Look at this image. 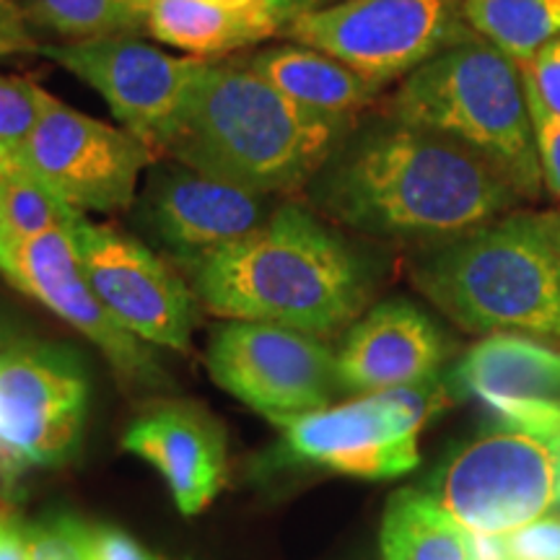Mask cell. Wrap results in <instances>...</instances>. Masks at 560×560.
<instances>
[{
  "mask_svg": "<svg viewBox=\"0 0 560 560\" xmlns=\"http://www.w3.org/2000/svg\"><path fill=\"white\" fill-rule=\"evenodd\" d=\"M306 198L359 234L429 247L501 219L522 200L470 145L389 115L350 130L310 179Z\"/></svg>",
  "mask_w": 560,
  "mask_h": 560,
  "instance_id": "1",
  "label": "cell"
},
{
  "mask_svg": "<svg viewBox=\"0 0 560 560\" xmlns=\"http://www.w3.org/2000/svg\"><path fill=\"white\" fill-rule=\"evenodd\" d=\"M185 270L208 312L317 338L353 325L374 293L369 262L293 202L272 210L247 240L185 262Z\"/></svg>",
  "mask_w": 560,
  "mask_h": 560,
  "instance_id": "2",
  "label": "cell"
},
{
  "mask_svg": "<svg viewBox=\"0 0 560 560\" xmlns=\"http://www.w3.org/2000/svg\"><path fill=\"white\" fill-rule=\"evenodd\" d=\"M350 130V122L301 109L249 66L202 62L151 151L244 190L276 195L310 185Z\"/></svg>",
  "mask_w": 560,
  "mask_h": 560,
  "instance_id": "3",
  "label": "cell"
},
{
  "mask_svg": "<svg viewBox=\"0 0 560 560\" xmlns=\"http://www.w3.org/2000/svg\"><path fill=\"white\" fill-rule=\"evenodd\" d=\"M410 278L462 330L560 348V255L540 213L511 210L470 234L431 244Z\"/></svg>",
  "mask_w": 560,
  "mask_h": 560,
  "instance_id": "4",
  "label": "cell"
},
{
  "mask_svg": "<svg viewBox=\"0 0 560 560\" xmlns=\"http://www.w3.org/2000/svg\"><path fill=\"white\" fill-rule=\"evenodd\" d=\"M387 115L470 145L506 174L520 198L542 195L522 68L490 42H459L412 70L389 96Z\"/></svg>",
  "mask_w": 560,
  "mask_h": 560,
  "instance_id": "5",
  "label": "cell"
},
{
  "mask_svg": "<svg viewBox=\"0 0 560 560\" xmlns=\"http://www.w3.org/2000/svg\"><path fill=\"white\" fill-rule=\"evenodd\" d=\"M495 425L454 450L423 490L478 537H506L560 509V402L509 400Z\"/></svg>",
  "mask_w": 560,
  "mask_h": 560,
  "instance_id": "6",
  "label": "cell"
},
{
  "mask_svg": "<svg viewBox=\"0 0 560 560\" xmlns=\"http://www.w3.org/2000/svg\"><path fill=\"white\" fill-rule=\"evenodd\" d=\"M441 376L327 405L278 423L272 467H317L361 480H389L418 467V436L450 405Z\"/></svg>",
  "mask_w": 560,
  "mask_h": 560,
  "instance_id": "7",
  "label": "cell"
},
{
  "mask_svg": "<svg viewBox=\"0 0 560 560\" xmlns=\"http://www.w3.org/2000/svg\"><path fill=\"white\" fill-rule=\"evenodd\" d=\"M283 32L380 89L478 37L467 26L462 0H335L301 13Z\"/></svg>",
  "mask_w": 560,
  "mask_h": 560,
  "instance_id": "8",
  "label": "cell"
},
{
  "mask_svg": "<svg viewBox=\"0 0 560 560\" xmlns=\"http://www.w3.org/2000/svg\"><path fill=\"white\" fill-rule=\"evenodd\" d=\"M206 366L221 389L276 425L327 408L340 387L330 346L270 322H223L210 335Z\"/></svg>",
  "mask_w": 560,
  "mask_h": 560,
  "instance_id": "9",
  "label": "cell"
},
{
  "mask_svg": "<svg viewBox=\"0 0 560 560\" xmlns=\"http://www.w3.org/2000/svg\"><path fill=\"white\" fill-rule=\"evenodd\" d=\"M156 159L130 130L70 109L45 91L39 120L21 161L73 210L117 213L130 208L138 179Z\"/></svg>",
  "mask_w": 560,
  "mask_h": 560,
  "instance_id": "10",
  "label": "cell"
},
{
  "mask_svg": "<svg viewBox=\"0 0 560 560\" xmlns=\"http://www.w3.org/2000/svg\"><path fill=\"white\" fill-rule=\"evenodd\" d=\"M89 374L73 350L0 340V441L30 467L73 459L89 416Z\"/></svg>",
  "mask_w": 560,
  "mask_h": 560,
  "instance_id": "11",
  "label": "cell"
},
{
  "mask_svg": "<svg viewBox=\"0 0 560 560\" xmlns=\"http://www.w3.org/2000/svg\"><path fill=\"white\" fill-rule=\"evenodd\" d=\"M70 226L73 223L30 240L0 236V272L94 342L132 387L166 389L170 376L149 342L132 335L91 289Z\"/></svg>",
  "mask_w": 560,
  "mask_h": 560,
  "instance_id": "12",
  "label": "cell"
},
{
  "mask_svg": "<svg viewBox=\"0 0 560 560\" xmlns=\"http://www.w3.org/2000/svg\"><path fill=\"white\" fill-rule=\"evenodd\" d=\"M73 240L91 289L132 335L149 346L190 350L195 293L143 242L79 213Z\"/></svg>",
  "mask_w": 560,
  "mask_h": 560,
  "instance_id": "13",
  "label": "cell"
},
{
  "mask_svg": "<svg viewBox=\"0 0 560 560\" xmlns=\"http://www.w3.org/2000/svg\"><path fill=\"white\" fill-rule=\"evenodd\" d=\"M39 52L89 83L125 130L138 136L149 149L177 115L206 62L177 58L136 34L45 45Z\"/></svg>",
  "mask_w": 560,
  "mask_h": 560,
  "instance_id": "14",
  "label": "cell"
},
{
  "mask_svg": "<svg viewBox=\"0 0 560 560\" xmlns=\"http://www.w3.org/2000/svg\"><path fill=\"white\" fill-rule=\"evenodd\" d=\"M270 215V195L213 179L172 159L151 166L138 195V223L182 265L247 240Z\"/></svg>",
  "mask_w": 560,
  "mask_h": 560,
  "instance_id": "15",
  "label": "cell"
},
{
  "mask_svg": "<svg viewBox=\"0 0 560 560\" xmlns=\"http://www.w3.org/2000/svg\"><path fill=\"white\" fill-rule=\"evenodd\" d=\"M122 450L149 462L185 516L206 511L229 480L226 433L198 402L149 405L125 431Z\"/></svg>",
  "mask_w": 560,
  "mask_h": 560,
  "instance_id": "16",
  "label": "cell"
},
{
  "mask_svg": "<svg viewBox=\"0 0 560 560\" xmlns=\"http://www.w3.org/2000/svg\"><path fill=\"white\" fill-rule=\"evenodd\" d=\"M452 350L446 332L412 301H382L348 327L335 353L338 384L374 395L431 380L452 359Z\"/></svg>",
  "mask_w": 560,
  "mask_h": 560,
  "instance_id": "17",
  "label": "cell"
},
{
  "mask_svg": "<svg viewBox=\"0 0 560 560\" xmlns=\"http://www.w3.org/2000/svg\"><path fill=\"white\" fill-rule=\"evenodd\" d=\"M452 384L486 408L509 400L560 402V348L522 335H486L462 355Z\"/></svg>",
  "mask_w": 560,
  "mask_h": 560,
  "instance_id": "18",
  "label": "cell"
},
{
  "mask_svg": "<svg viewBox=\"0 0 560 560\" xmlns=\"http://www.w3.org/2000/svg\"><path fill=\"white\" fill-rule=\"evenodd\" d=\"M247 66L301 109L350 125L382 91L353 68L299 42L265 47Z\"/></svg>",
  "mask_w": 560,
  "mask_h": 560,
  "instance_id": "19",
  "label": "cell"
},
{
  "mask_svg": "<svg viewBox=\"0 0 560 560\" xmlns=\"http://www.w3.org/2000/svg\"><path fill=\"white\" fill-rule=\"evenodd\" d=\"M143 30L159 45L190 58H221L276 37L278 26L234 13L208 0H145Z\"/></svg>",
  "mask_w": 560,
  "mask_h": 560,
  "instance_id": "20",
  "label": "cell"
},
{
  "mask_svg": "<svg viewBox=\"0 0 560 560\" xmlns=\"http://www.w3.org/2000/svg\"><path fill=\"white\" fill-rule=\"evenodd\" d=\"M380 540L384 560H482L478 535L423 488L392 493Z\"/></svg>",
  "mask_w": 560,
  "mask_h": 560,
  "instance_id": "21",
  "label": "cell"
},
{
  "mask_svg": "<svg viewBox=\"0 0 560 560\" xmlns=\"http://www.w3.org/2000/svg\"><path fill=\"white\" fill-rule=\"evenodd\" d=\"M467 26L516 66L560 39V0H462Z\"/></svg>",
  "mask_w": 560,
  "mask_h": 560,
  "instance_id": "22",
  "label": "cell"
},
{
  "mask_svg": "<svg viewBox=\"0 0 560 560\" xmlns=\"http://www.w3.org/2000/svg\"><path fill=\"white\" fill-rule=\"evenodd\" d=\"M145 0H21V13L39 30L83 42L143 30Z\"/></svg>",
  "mask_w": 560,
  "mask_h": 560,
  "instance_id": "23",
  "label": "cell"
},
{
  "mask_svg": "<svg viewBox=\"0 0 560 560\" xmlns=\"http://www.w3.org/2000/svg\"><path fill=\"white\" fill-rule=\"evenodd\" d=\"M79 213L81 210L66 206L50 187L42 185L21 159L0 164V236L30 240L68 226Z\"/></svg>",
  "mask_w": 560,
  "mask_h": 560,
  "instance_id": "24",
  "label": "cell"
},
{
  "mask_svg": "<svg viewBox=\"0 0 560 560\" xmlns=\"http://www.w3.org/2000/svg\"><path fill=\"white\" fill-rule=\"evenodd\" d=\"M45 89L30 81L0 75V164L21 159L39 120Z\"/></svg>",
  "mask_w": 560,
  "mask_h": 560,
  "instance_id": "25",
  "label": "cell"
},
{
  "mask_svg": "<svg viewBox=\"0 0 560 560\" xmlns=\"http://www.w3.org/2000/svg\"><path fill=\"white\" fill-rule=\"evenodd\" d=\"M91 524L73 514H47L26 524V560H86Z\"/></svg>",
  "mask_w": 560,
  "mask_h": 560,
  "instance_id": "26",
  "label": "cell"
},
{
  "mask_svg": "<svg viewBox=\"0 0 560 560\" xmlns=\"http://www.w3.org/2000/svg\"><path fill=\"white\" fill-rule=\"evenodd\" d=\"M522 81H524V94H527V104H529L532 128H535V143H537V156H540V166H542V182L552 198L560 200V115L542 102V96L537 94L535 83H532V79L524 73V70H522Z\"/></svg>",
  "mask_w": 560,
  "mask_h": 560,
  "instance_id": "27",
  "label": "cell"
},
{
  "mask_svg": "<svg viewBox=\"0 0 560 560\" xmlns=\"http://www.w3.org/2000/svg\"><path fill=\"white\" fill-rule=\"evenodd\" d=\"M493 540L503 560H560V516H542Z\"/></svg>",
  "mask_w": 560,
  "mask_h": 560,
  "instance_id": "28",
  "label": "cell"
},
{
  "mask_svg": "<svg viewBox=\"0 0 560 560\" xmlns=\"http://www.w3.org/2000/svg\"><path fill=\"white\" fill-rule=\"evenodd\" d=\"M86 560H161L136 537L112 524H91Z\"/></svg>",
  "mask_w": 560,
  "mask_h": 560,
  "instance_id": "29",
  "label": "cell"
},
{
  "mask_svg": "<svg viewBox=\"0 0 560 560\" xmlns=\"http://www.w3.org/2000/svg\"><path fill=\"white\" fill-rule=\"evenodd\" d=\"M520 68L529 75L532 83H535L542 102L560 115V39L550 42L548 47H542V50L535 55V60Z\"/></svg>",
  "mask_w": 560,
  "mask_h": 560,
  "instance_id": "30",
  "label": "cell"
},
{
  "mask_svg": "<svg viewBox=\"0 0 560 560\" xmlns=\"http://www.w3.org/2000/svg\"><path fill=\"white\" fill-rule=\"evenodd\" d=\"M13 50H34V45L24 32L21 9H16L11 0H0V52Z\"/></svg>",
  "mask_w": 560,
  "mask_h": 560,
  "instance_id": "31",
  "label": "cell"
},
{
  "mask_svg": "<svg viewBox=\"0 0 560 560\" xmlns=\"http://www.w3.org/2000/svg\"><path fill=\"white\" fill-rule=\"evenodd\" d=\"M208 3L221 5V9H229L234 13H244V16H252L257 21H265V24L278 26L283 32V24H280L276 0H208Z\"/></svg>",
  "mask_w": 560,
  "mask_h": 560,
  "instance_id": "32",
  "label": "cell"
},
{
  "mask_svg": "<svg viewBox=\"0 0 560 560\" xmlns=\"http://www.w3.org/2000/svg\"><path fill=\"white\" fill-rule=\"evenodd\" d=\"M0 560H26V524L19 516L0 524Z\"/></svg>",
  "mask_w": 560,
  "mask_h": 560,
  "instance_id": "33",
  "label": "cell"
},
{
  "mask_svg": "<svg viewBox=\"0 0 560 560\" xmlns=\"http://www.w3.org/2000/svg\"><path fill=\"white\" fill-rule=\"evenodd\" d=\"M330 3H335V0H276V9H278L280 24H283L285 30V24L301 16V13L322 9V5H330Z\"/></svg>",
  "mask_w": 560,
  "mask_h": 560,
  "instance_id": "34",
  "label": "cell"
},
{
  "mask_svg": "<svg viewBox=\"0 0 560 560\" xmlns=\"http://www.w3.org/2000/svg\"><path fill=\"white\" fill-rule=\"evenodd\" d=\"M540 219L545 223V229H548V234L552 236V242H556L558 255H560V208L558 210H545V213H540Z\"/></svg>",
  "mask_w": 560,
  "mask_h": 560,
  "instance_id": "35",
  "label": "cell"
},
{
  "mask_svg": "<svg viewBox=\"0 0 560 560\" xmlns=\"http://www.w3.org/2000/svg\"><path fill=\"white\" fill-rule=\"evenodd\" d=\"M16 520V511H13V495L5 493L3 486H0V524Z\"/></svg>",
  "mask_w": 560,
  "mask_h": 560,
  "instance_id": "36",
  "label": "cell"
},
{
  "mask_svg": "<svg viewBox=\"0 0 560 560\" xmlns=\"http://www.w3.org/2000/svg\"><path fill=\"white\" fill-rule=\"evenodd\" d=\"M480 540V556L482 560H503L499 552V545H495L493 537H478Z\"/></svg>",
  "mask_w": 560,
  "mask_h": 560,
  "instance_id": "37",
  "label": "cell"
},
{
  "mask_svg": "<svg viewBox=\"0 0 560 560\" xmlns=\"http://www.w3.org/2000/svg\"><path fill=\"white\" fill-rule=\"evenodd\" d=\"M161 560H185V558H164V556H161Z\"/></svg>",
  "mask_w": 560,
  "mask_h": 560,
  "instance_id": "38",
  "label": "cell"
}]
</instances>
